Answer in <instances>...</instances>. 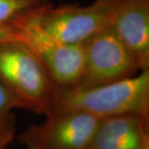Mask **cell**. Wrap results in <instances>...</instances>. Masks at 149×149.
<instances>
[{"instance_id":"cell-1","label":"cell","mask_w":149,"mask_h":149,"mask_svg":"<svg viewBox=\"0 0 149 149\" xmlns=\"http://www.w3.org/2000/svg\"><path fill=\"white\" fill-rule=\"evenodd\" d=\"M61 112H80L99 118L129 113L149 116V69L92 87L56 85L50 113Z\"/></svg>"},{"instance_id":"cell-2","label":"cell","mask_w":149,"mask_h":149,"mask_svg":"<svg viewBox=\"0 0 149 149\" xmlns=\"http://www.w3.org/2000/svg\"><path fill=\"white\" fill-rule=\"evenodd\" d=\"M0 80L22 109L47 116L56 85L37 56L18 40L0 42Z\"/></svg>"},{"instance_id":"cell-3","label":"cell","mask_w":149,"mask_h":149,"mask_svg":"<svg viewBox=\"0 0 149 149\" xmlns=\"http://www.w3.org/2000/svg\"><path fill=\"white\" fill-rule=\"evenodd\" d=\"M38 15L13 26L17 40L37 56L56 86L76 85L84 69L83 43L65 42L52 36L41 26L37 20Z\"/></svg>"},{"instance_id":"cell-4","label":"cell","mask_w":149,"mask_h":149,"mask_svg":"<svg viewBox=\"0 0 149 149\" xmlns=\"http://www.w3.org/2000/svg\"><path fill=\"white\" fill-rule=\"evenodd\" d=\"M84 45V69L74 86L92 87L131 77L141 71L133 55L109 25Z\"/></svg>"},{"instance_id":"cell-5","label":"cell","mask_w":149,"mask_h":149,"mask_svg":"<svg viewBox=\"0 0 149 149\" xmlns=\"http://www.w3.org/2000/svg\"><path fill=\"white\" fill-rule=\"evenodd\" d=\"M121 0H95L87 6L53 5L41 13L37 20L52 36L69 43L85 42L96 32L111 24Z\"/></svg>"},{"instance_id":"cell-6","label":"cell","mask_w":149,"mask_h":149,"mask_svg":"<svg viewBox=\"0 0 149 149\" xmlns=\"http://www.w3.org/2000/svg\"><path fill=\"white\" fill-rule=\"evenodd\" d=\"M18 136L26 149H85L101 118L80 112L52 113Z\"/></svg>"},{"instance_id":"cell-7","label":"cell","mask_w":149,"mask_h":149,"mask_svg":"<svg viewBox=\"0 0 149 149\" xmlns=\"http://www.w3.org/2000/svg\"><path fill=\"white\" fill-rule=\"evenodd\" d=\"M135 57L140 70L149 69V0H121L110 24Z\"/></svg>"},{"instance_id":"cell-8","label":"cell","mask_w":149,"mask_h":149,"mask_svg":"<svg viewBox=\"0 0 149 149\" xmlns=\"http://www.w3.org/2000/svg\"><path fill=\"white\" fill-rule=\"evenodd\" d=\"M149 116L122 114L104 118L85 149H143L149 144Z\"/></svg>"},{"instance_id":"cell-9","label":"cell","mask_w":149,"mask_h":149,"mask_svg":"<svg viewBox=\"0 0 149 149\" xmlns=\"http://www.w3.org/2000/svg\"><path fill=\"white\" fill-rule=\"evenodd\" d=\"M52 4L48 0H0V23L14 26L35 17Z\"/></svg>"},{"instance_id":"cell-10","label":"cell","mask_w":149,"mask_h":149,"mask_svg":"<svg viewBox=\"0 0 149 149\" xmlns=\"http://www.w3.org/2000/svg\"><path fill=\"white\" fill-rule=\"evenodd\" d=\"M14 109H22L21 104L0 80V130L9 143L15 133Z\"/></svg>"},{"instance_id":"cell-11","label":"cell","mask_w":149,"mask_h":149,"mask_svg":"<svg viewBox=\"0 0 149 149\" xmlns=\"http://www.w3.org/2000/svg\"><path fill=\"white\" fill-rule=\"evenodd\" d=\"M17 40L16 28L13 26L0 23V42Z\"/></svg>"},{"instance_id":"cell-12","label":"cell","mask_w":149,"mask_h":149,"mask_svg":"<svg viewBox=\"0 0 149 149\" xmlns=\"http://www.w3.org/2000/svg\"><path fill=\"white\" fill-rule=\"evenodd\" d=\"M8 144H9L8 141L7 140L5 136L3 135V133H2L0 130V149H6Z\"/></svg>"},{"instance_id":"cell-13","label":"cell","mask_w":149,"mask_h":149,"mask_svg":"<svg viewBox=\"0 0 149 149\" xmlns=\"http://www.w3.org/2000/svg\"><path fill=\"white\" fill-rule=\"evenodd\" d=\"M143 149H149V144H148V145H146V146L144 147Z\"/></svg>"}]
</instances>
